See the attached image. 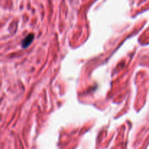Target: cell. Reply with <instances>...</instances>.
Wrapping results in <instances>:
<instances>
[{"label": "cell", "instance_id": "6da1fadb", "mask_svg": "<svg viewBox=\"0 0 149 149\" xmlns=\"http://www.w3.org/2000/svg\"><path fill=\"white\" fill-rule=\"evenodd\" d=\"M33 34L28 35V36L25 38L24 40H23V44H22V45H23V47H27L29 46L31 43L32 41H33Z\"/></svg>", "mask_w": 149, "mask_h": 149}]
</instances>
